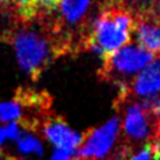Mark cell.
<instances>
[{
    "instance_id": "obj_5",
    "label": "cell",
    "mask_w": 160,
    "mask_h": 160,
    "mask_svg": "<svg viewBox=\"0 0 160 160\" xmlns=\"http://www.w3.org/2000/svg\"><path fill=\"white\" fill-rule=\"evenodd\" d=\"M154 56L138 44H126L106 58V71L112 75L118 82L140 74Z\"/></svg>"
},
{
    "instance_id": "obj_18",
    "label": "cell",
    "mask_w": 160,
    "mask_h": 160,
    "mask_svg": "<svg viewBox=\"0 0 160 160\" xmlns=\"http://www.w3.org/2000/svg\"><path fill=\"white\" fill-rule=\"evenodd\" d=\"M5 139H6V135H5L4 126H0V146L2 145V142L5 141Z\"/></svg>"
},
{
    "instance_id": "obj_11",
    "label": "cell",
    "mask_w": 160,
    "mask_h": 160,
    "mask_svg": "<svg viewBox=\"0 0 160 160\" xmlns=\"http://www.w3.org/2000/svg\"><path fill=\"white\" fill-rule=\"evenodd\" d=\"M128 160H160V150L158 144L151 142L131 150Z\"/></svg>"
},
{
    "instance_id": "obj_16",
    "label": "cell",
    "mask_w": 160,
    "mask_h": 160,
    "mask_svg": "<svg viewBox=\"0 0 160 160\" xmlns=\"http://www.w3.org/2000/svg\"><path fill=\"white\" fill-rule=\"evenodd\" d=\"M131 1L134 4L132 11H139V10L148 9L154 4V0H131Z\"/></svg>"
},
{
    "instance_id": "obj_20",
    "label": "cell",
    "mask_w": 160,
    "mask_h": 160,
    "mask_svg": "<svg viewBox=\"0 0 160 160\" xmlns=\"http://www.w3.org/2000/svg\"><path fill=\"white\" fill-rule=\"evenodd\" d=\"M6 1H9V0H0V5L4 4V2H6Z\"/></svg>"
},
{
    "instance_id": "obj_9",
    "label": "cell",
    "mask_w": 160,
    "mask_h": 160,
    "mask_svg": "<svg viewBox=\"0 0 160 160\" xmlns=\"http://www.w3.org/2000/svg\"><path fill=\"white\" fill-rule=\"evenodd\" d=\"M92 0H60L59 12L64 21L69 25L78 24L86 15Z\"/></svg>"
},
{
    "instance_id": "obj_21",
    "label": "cell",
    "mask_w": 160,
    "mask_h": 160,
    "mask_svg": "<svg viewBox=\"0 0 160 160\" xmlns=\"http://www.w3.org/2000/svg\"><path fill=\"white\" fill-rule=\"evenodd\" d=\"M156 4H158V5H160V0H156Z\"/></svg>"
},
{
    "instance_id": "obj_1",
    "label": "cell",
    "mask_w": 160,
    "mask_h": 160,
    "mask_svg": "<svg viewBox=\"0 0 160 160\" xmlns=\"http://www.w3.org/2000/svg\"><path fill=\"white\" fill-rule=\"evenodd\" d=\"M135 14L122 2L110 4L92 22L90 42L96 45L108 56L130 41Z\"/></svg>"
},
{
    "instance_id": "obj_19",
    "label": "cell",
    "mask_w": 160,
    "mask_h": 160,
    "mask_svg": "<svg viewBox=\"0 0 160 160\" xmlns=\"http://www.w3.org/2000/svg\"><path fill=\"white\" fill-rule=\"evenodd\" d=\"M5 160H24V159H18V158H11V156H5Z\"/></svg>"
},
{
    "instance_id": "obj_13",
    "label": "cell",
    "mask_w": 160,
    "mask_h": 160,
    "mask_svg": "<svg viewBox=\"0 0 160 160\" xmlns=\"http://www.w3.org/2000/svg\"><path fill=\"white\" fill-rule=\"evenodd\" d=\"M5 130V135L8 139L10 140H19L22 135V130H21V124L18 121L14 122H9L6 126H4Z\"/></svg>"
},
{
    "instance_id": "obj_10",
    "label": "cell",
    "mask_w": 160,
    "mask_h": 160,
    "mask_svg": "<svg viewBox=\"0 0 160 160\" xmlns=\"http://www.w3.org/2000/svg\"><path fill=\"white\" fill-rule=\"evenodd\" d=\"M22 116V108L20 101L10 100L0 102V121L1 122H14L19 121Z\"/></svg>"
},
{
    "instance_id": "obj_15",
    "label": "cell",
    "mask_w": 160,
    "mask_h": 160,
    "mask_svg": "<svg viewBox=\"0 0 160 160\" xmlns=\"http://www.w3.org/2000/svg\"><path fill=\"white\" fill-rule=\"evenodd\" d=\"M74 154H75V152H68V151L56 149V150L52 152L50 160H72Z\"/></svg>"
},
{
    "instance_id": "obj_17",
    "label": "cell",
    "mask_w": 160,
    "mask_h": 160,
    "mask_svg": "<svg viewBox=\"0 0 160 160\" xmlns=\"http://www.w3.org/2000/svg\"><path fill=\"white\" fill-rule=\"evenodd\" d=\"M16 2L24 11H30L34 9V0H16Z\"/></svg>"
},
{
    "instance_id": "obj_8",
    "label": "cell",
    "mask_w": 160,
    "mask_h": 160,
    "mask_svg": "<svg viewBox=\"0 0 160 160\" xmlns=\"http://www.w3.org/2000/svg\"><path fill=\"white\" fill-rule=\"evenodd\" d=\"M130 92L144 99L160 94V58L154 59L134 78L129 89V94Z\"/></svg>"
},
{
    "instance_id": "obj_12",
    "label": "cell",
    "mask_w": 160,
    "mask_h": 160,
    "mask_svg": "<svg viewBox=\"0 0 160 160\" xmlns=\"http://www.w3.org/2000/svg\"><path fill=\"white\" fill-rule=\"evenodd\" d=\"M18 149L21 152H35L40 156L42 155V146L41 142L31 134L21 135V138L18 140Z\"/></svg>"
},
{
    "instance_id": "obj_14",
    "label": "cell",
    "mask_w": 160,
    "mask_h": 160,
    "mask_svg": "<svg viewBox=\"0 0 160 160\" xmlns=\"http://www.w3.org/2000/svg\"><path fill=\"white\" fill-rule=\"evenodd\" d=\"M60 0H34V6L42 10H52L58 6Z\"/></svg>"
},
{
    "instance_id": "obj_7",
    "label": "cell",
    "mask_w": 160,
    "mask_h": 160,
    "mask_svg": "<svg viewBox=\"0 0 160 160\" xmlns=\"http://www.w3.org/2000/svg\"><path fill=\"white\" fill-rule=\"evenodd\" d=\"M42 134L56 149L68 152H75L82 142V134L72 130L66 121L60 118L46 119L42 124Z\"/></svg>"
},
{
    "instance_id": "obj_3",
    "label": "cell",
    "mask_w": 160,
    "mask_h": 160,
    "mask_svg": "<svg viewBox=\"0 0 160 160\" xmlns=\"http://www.w3.org/2000/svg\"><path fill=\"white\" fill-rule=\"evenodd\" d=\"M121 122L118 116L82 134V142L75 154L80 160H110L118 146Z\"/></svg>"
},
{
    "instance_id": "obj_2",
    "label": "cell",
    "mask_w": 160,
    "mask_h": 160,
    "mask_svg": "<svg viewBox=\"0 0 160 160\" xmlns=\"http://www.w3.org/2000/svg\"><path fill=\"white\" fill-rule=\"evenodd\" d=\"M129 95L120 98V105H122V142L132 150L158 142L160 122L148 112L141 102L128 100Z\"/></svg>"
},
{
    "instance_id": "obj_4",
    "label": "cell",
    "mask_w": 160,
    "mask_h": 160,
    "mask_svg": "<svg viewBox=\"0 0 160 160\" xmlns=\"http://www.w3.org/2000/svg\"><path fill=\"white\" fill-rule=\"evenodd\" d=\"M14 50L20 69L28 74H36L40 71L51 55V48L48 39L31 29L18 31L14 38Z\"/></svg>"
},
{
    "instance_id": "obj_6",
    "label": "cell",
    "mask_w": 160,
    "mask_h": 160,
    "mask_svg": "<svg viewBox=\"0 0 160 160\" xmlns=\"http://www.w3.org/2000/svg\"><path fill=\"white\" fill-rule=\"evenodd\" d=\"M134 31L138 45L149 52L160 54V5L154 2L150 8L134 11Z\"/></svg>"
}]
</instances>
